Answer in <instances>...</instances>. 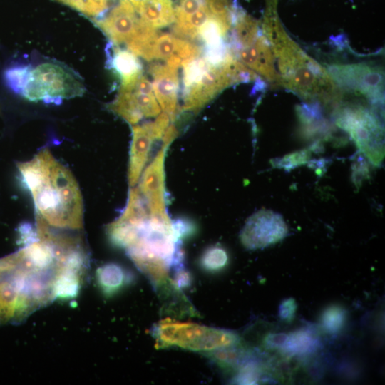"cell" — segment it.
Here are the masks:
<instances>
[{"instance_id":"cell-2","label":"cell","mask_w":385,"mask_h":385,"mask_svg":"<svg viewBox=\"0 0 385 385\" xmlns=\"http://www.w3.org/2000/svg\"><path fill=\"white\" fill-rule=\"evenodd\" d=\"M274 55L280 86L304 100L336 108L344 98L327 69L309 56L289 36L269 5L262 26Z\"/></svg>"},{"instance_id":"cell-4","label":"cell","mask_w":385,"mask_h":385,"mask_svg":"<svg viewBox=\"0 0 385 385\" xmlns=\"http://www.w3.org/2000/svg\"><path fill=\"white\" fill-rule=\"evenodd\" d=\"M158 349L178 346L194 351L208 352L240 341L235 333L192 322L165 318L154 330Z\"/></svg>"},{"instance_id":"cell-22","label":"cell","mask_w":385,"mask_h":385,"mask_svg":"<svg viewBox=\"0 0 385 385\" xmlns=\"http://www.w3.org/2000/svg\"><path fill=\"white\" fill-rule=\"evenodd\" d=\"M175 269L176 270L174 275V279H173V283L180 289L190 286L192 281L190 273L183 268V265Z\"/></svg>"},{"instance_id":"cell-7","label":"cell","mask_w":385,"mask_h":385,"mask_svg":"<svg viewBox=\"0 0 385 385\" xmlns=\"http://www.w3.org/2000/svg\"><path fill=\"white\" fill-rule=\"evenodd\" d=\"M335 111L336 124L350 134L367 156L379 160L384 133L376 114L360 103H340Z\"/></svg>"},{"instance_id":"cell-18","label":"cell","mask_w":385,"mask_h":385,"mask_svg":"<svg viewBox=\"0 0 385 385\" xmlns=\"http://www.w3.org/2000/svg\"><path fill=\"white\" fill-rule=\"evenodd\" d=\"M228 262L226 250L220 245H213L204 251L200 259V267L206 272L215 273L222 270Z\"/></svg>"},{"instance_id":"cell-16","label":"cell","mask_w":385,"mask_h":385,"mask_svg":"<svg viewBox=\"0 0 385 385\" xmlns=\"http://www.w3.org/2000/svg\"><path fill=\"white\" fill-rule=\"evenodd\" d=\"M98 280L106 293L113 294L125 284L127 275L118 265L107 264L99 269Z\"/></svg>"},{"instance_id":"cell-17","label":"cell","mask_w":385,"mask_h":385,"mask_svg":"<svg viewBox=\"0 0 385 385\" xmlns=\"http://www.w3.org/2000/svg\"><path fill=\"white\" fill-rule=\"evenodd\" d=\"M346 311L339 304L325 308L320 316V325L329 334H337L342 330L346 319Z\"/></svg>"},{"instance_id":"cell-15","label":"cell","mask_w":385,"mask_h":385,"mask_svg":"<svg viewBox=\"0 0 385 385\" xmlns=\"http://www.w3.org/2000/svg\"><path fill=\"white\" fill-rule=\"evenodd\" d=\"M136 56L127 49L114 48L111 63L121 78V86L133 83L142 74V66Z\"/></svg>"},{"instance_id":"cell-9","label":"cell","mask_w":385,"mask_h":385,"mask_svg":"<svg viewBox=\"0 0 385 385\" xmlns=\"http://www.w3.org/2000/svg\"><path fill=\"white\" fill-rule=\"evenodd\" d=\"M287 232V226L279 214L262 210L249 217L240 238L245 248L257 250L280 241Z\"/></svg>"},{"instance_id":"cell-3","label":"cell","mask_w":385,"mask_h":385,"mask_svg":"<svg viewBox=\"0 0 385 385\" xmlns=\"http://www.w3.org/2000/svg\"><path fill=\"white\" fill-rule=\"evenodd\" d=\"M111 242L125 249L155 289L171 281L168 272L178 253L173 222L168 215L123 212L108 227Z\"/></svg>"},{"instance_id":"cell-23","label":"cell","mask_w":385,"mask_h":385,"mask_svg":"<svg viewBox=\"0 0 385 385\" xmlns=\"http://www.w3.org/2000/svg\"><path fill=\"white\" fill-rule=\"evenodd\" d=\"M16 266L14 255L0 260V278L11 272Z\"/></svg>"},{"instance_id":"cell-11","label":"cell","mask_w":385,"mask_h":385,"mask_svg":"<svg viewBox=\"0 0 385 385\" xmlns=\"http://www.w3.org/2000/svg\"><path fill=\"white\" fill-rule=\"evenodd\" d=\"M230 50L238 61L258 77L274 87L280 86L274 55L263 31L250 44Z\"/></svg>"},{"instance_id":"cell-12","label":"cell","mask_w":385,"mask_h":385,"mask_svg":"<svg viewBox=\"0 0 385 385\" xmlns=\"http://www.w3.org/2000/svg\"><path fill=\"white\" fill-rule=\"evenodd\" d=\"M162 146L141 175L138 190L153 215H166L165 202L164 159L170 143L162 139Z\"/></svg>"},{"instance_id":"cell-13","label":"cell","mask_w":385,"mask_h":385,"mask_svg":"<svg viewBox=\"0 0 385 385\" xmlns=\"http://www.w3.org/2000/svg\"><path fill=\"white\" fill-rule=\"evenodd\" d=\"M153 76V88L161 109L170 118L175 115L178 106L179 86L177 69L166 65H156L150 68Z\"/></svg>"},{"instance_id":"cell-6","label":"cell","mask_w":385,"mask_h":385,"mask_svg":"<svg viewBox=\"0 0 385 385\" xmlns=\"http://www.w3.org/2000/svg\"><path fill=\"white\" fill-rule=\"evenodd\" d=\"M343 95L351 93L374 106H381L384 96V72L368 63H333L326 68Z\"/></svg>"},{"instance_id":"cell-1","label":"cell","mask_w":385,"mask_h":385,"mask_svg":"<svg viewBox=\"0 0 385 385\" xmlns=\"http://www.w3.org/2000/svg\"><path fill=\"white\" fill-rule=\"evenodd\" d=\"M22 181L31 192L37 215L49 226L76 230L82 227V195L71 171L44 148L19 164Z\"/></svg>"},{"instance_id":"cell-19","label":"cell","mask_w":385,"mask_h":385,"mask_svg":"<svg viewBox=\"0 0 385 385\" xmlns=\"http://www.w3.org/2000/svg\"><path fill=\"white\" fill-rule=\"evenodd\" d=\"M180 38L170 34H164L155 38L153 46V58L168 59L175 54Z\"/></svg>"},{"instance_id":"cell-8","label":"cell","mask_w":385,"mask_h":385,"mask_svg":"<svg viewBox=\"0 0 385 385\" xmlns=\"http://www.w3.org/2000/svg\"><path fill=\"white\" fill-rule=\"evenodd\" d=\"M170 119V116L164 112L160 113L153 122L133 125L128 170L130 186H134L139 180L152 146L154 142L163 139L169 126Z\"/></svg>"},{"instance_id":"cell-5","label":"cell","mask_w":385,"mask_h":385,"mask_svg":"<svg viewBox=\"0 0 385 385\" xmlns=\"http://www.w3.org/2000/svg\"><path fill=\"white\" fill-rule=\"evenodd\" d=\"M84 91L82 81L71 69L46 62L27 67L19 93L31 101L54 103L81 96Z\"/></svg>"},{"instance_id":"cell-14","label":"cell","mask_w":385,"mask_h":385,"mask_svg":"<svg viewBox=\"0 0 385 385\" xmlns=\"http://www.w3.org/2000/svg\"><path fill=\"white\" fill-rule=\"evenodd\" d=\"M274 345L286 355L302 356L315 351L319 340L313 331L302 328L288 334H274Z\"/></svg>"},{"instance_id":"cell-10","label":"cell","mask_w":385,"mask_h":385,"mask_svg":"<svg viewBox=\"0 0 385 385\" xmlns=\"http://www.w3.org/2000/svg\"><path fill=\"white\" fill-rule=\"evenodd\" d=\"M108 108L133 125L143 118L158 115L161 111L154 93H142L133 85L121 86Z\"/></svg>"},{"instance_id":"cell-20","label":"cell","mask_w":385,"mask_h":385,"mask_svg":"<svg viewBox=\"0 0 385 385\" xmlns=\"http://www.w3.org/2000/svg\"><path fill=\"white\" fill-rule=\"evenodd\" d=\"M297 304L294 298L284 299L279 305V317L285 322H291L295 317Z\"/></svg>"},{"instance_id":"cell-21","label":"cell","mask_w":385,"mask_h":385,"mask_svg":"<svg viewBox=\"0 0 385 385\" xmlns=\"http://www.w3.org/2000/svg\"><path fill=\"white\" fill-rule=\"evenodd\" d=\"M173 230L178 240L192 235L195 231L194 224L184 219H179L173 222Z\"/></svg>"}]
</instances>
